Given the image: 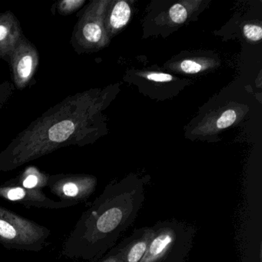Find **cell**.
Listing matches in <instances>:
<instances>
[{
  "mask_svg": "<svg viewBox=\"0 0 262 262\" xmlns=\"http://www.w3.org/2000/svg\"><path fill=\"white\" fill-rule=\"evenodd\" d=\"M143 183L136 178L112 182L85 210L64 242L69 258L95 262L116 246L136 221L144 202Z\"/></svg>",
  "mask_w": 262,
  "mask_h": 262,
  "instance_id": "obj_1",
  "label": "cell"
},
{
  "mask_svg": "<svg viewBox=\"0 0 262 262\" xmlns=\"http://www.w3.org/2000/svg\"><path fill=\"white\" fill-rule=\"evenodd\" d=\"M88 99L70 96L49 110L0 154V171L16 169L30 161L77 142L87 119Z\"/></svg>",
  "mask_w": 262,
  "mask_h": 262,
  "instance_id": "obj_2",
  "label": "cell"
},
{
  "mask_svg": "<svg viewBox=\"0 0 262 262\" xmlns=\"http://www.w3.org/2000/svg\"><path fill=\"white\" fill-rule=\"evenodd\" d=\"M148 249L140 262H186L194 245L196 229L180 221H161L153 225Z\"/></svg>",
  "mask_w": 262,
  "mask_h": 262,
  "instance_id": "obj_3",
  "label": "cell"
},
{
  "mask_svg": "<svg viewBox=\"0 0 262 262\" xmlns=\"http://www.w3.org/2000/svg\"><path fill=\"white\" fill-rule=\"evenodd\" d=\"M50 234L47 227L0 206V244L7 249L38 252Z\"/></svg>",
  "mask_w": 262,
  "mask_h": 262,
  "instance_id": "obj_4",
  "label": "cell"
},
{
  "mask_svg": "<svg viewBox=\"0 0 262 262\" xmlns=\"http://www.w3.org/2000/svg\"><path fill=\"white\" fill-rule=\"evenodd\" d=\"M108 1L93 2L80 18L76 33V42L86 50L100 49L108 40L105 27Z\"/></svg>",
  "mask_w": 262,
  "mask_h": 262,
  "instance_id": "obj_5",
  "label": "cell"
},
{
  "mask_svg": "<svg viewBox=\"0 0 262 262\" xmlns=\"http://www.w3.org/2000/svg\"><path fill=\"white\" fill-rule=\"evenodd\" d=\"M97 184L96 177L90 174H59L50 176L48 187L60 201L79 204L95 192Z\"/></svg>",
  "mask_w": 262,
  "mask_h": 262,
  "instance_id": "obj_6",
  "label": "cell"
},
{
  "mask_svg": "<svg viewBox=\"0 0 262 262\" xmlns=\"http://www.w3.org/2000/svg\"><path fill=\"white\" fill-rule=\"evenodd\" d=\"M0 198L9 202L21 204L27 208L59 209L77 205L76 202L54 201L46 195L42 190H30L6 182L0 185Z\"/></svg>",
  "mask_w": 262,
  "mask_h": 262,
  "instance_id": "obj_7",
  "label": "cell"
},
{
  "mask_svg": "<svg viewBox=\"0 0 262 262\" xmlns=\"http://www.w3.org/2000/svg\"><path fill=\"white\" fill-rule=\"evenodd\" d=\"M13 80L19 90L25 88L33 79L39 66V53L33 44L24 37L10 56Z\"/></svg>",
  "mask_w": 262,
  "mask_h": 262,
  "instance_id": "obj_8",
  "label": "cell"
},
{
  "mask_svg": "<svg viewBox=\"0 0 262 262\" xmlns=\"http://www.w3.org/2000/svg\"><path fill=\"white\" fill-rule=\"evenodd\" d=\"M152 227L136 229L131 235L116 245L123 262H140L152 237Z\"/></svg>",
  "mask_w": 262,
  "mask_h": 262,
  "instance_id": "obj_9",
  "label": "cell"
},
{
  "mask_svg": "<svg viewBox=\"0 0 262 262\" xmlns=\"http://www.w3.org/2000/svg\"><path fill=\"white\" fill-rule=\"evenodd\" d=\"M23 38L20 24L11 12L0 14V59L14 50Z\"/></svg>",
  "mask_w": 262,
  "mask_h": 262,
  "instance_id": "obj_10",
  "label": "cell"
},
{
  "mask_svg": "<svg viewBox=\"0 0 262 262\" xmlns=\"http://www.w3.org/2000/svg\"><path fill=\"white\" fill-rule=\"evenodd\" d=\"M132 11L128 3L125 1L116 2L110 10V13H105V27L107 34H115L127 25Z\"/></svg>",
  "mask_w": 262,
  "mask_h": 262,
  "instance_id": "obj_11",
  "label": "cell"
},
{
  "mask_svg": "<svg viewBox=\"0 0 262 262\" xmlns=\"http://www.w3.org/2000/svg\"><path fill=\"white\" fill-rule=\"evenodd\" d=\"M49 174L41 171L35 166H29L16 179L9 181L7 183L18 185L30 190H42L48 186Z\"/></svg>",
  "mask_w": 262,
  "mask_h": 262,
  "instance_id": "obj_12",
  "label": "cell"
},
{
  "mask_svg": "<svg viewBox=\"0 0 262 262\" xmlns=\"http://www.w3.org/2000/svg\"><path fill=\"white\" fill-rule=\"evenodd\" d=\"M84 4H85L84 0H62L59 3L58 11L59 14L67 16L74 13Z\"/></svg>",
  "mask_w": 262,
  "mask_h": 262,
  "instance_id": "obj_13",
  "label": "cell"
},
{
  "mask_svg": "<svg viewBox=\"0 0 262 262\" xmlns=\"http://www.w3.org/2000/svg\"><path fill=\"white\" fill-rule=\"evenodd\" d=\"M169 16L174 24H182L188 19V11L182 4H174L170 8Z\"/></svg>",
  "mask_w": 262,
  "mask_h": 262,
  "instance_id": "obj_14",
  "label": "cell"
},
{
  "mask_svg": "<svg viewBox=\"0 0 262 262\" xmlns=\"http://www.w3.org/2000/svg\"><path fill=\"white\" fill-rule=\"evenodd\" d=\"M237 119V114L233 110H228L222 113V116L217 119V128L219 129H223L232 125Z\"/></svg>",
  "mask_w": 262,
  "mask_h": 262,
  "instance_id": "obj_15",
  "label": "cell"
},
{
  "mask_svg": "<svg viewBox=\"0 0 262 262\" xmlns=\"http://www.w3.org/2000/svg\"><path fill=\"white\" fill-rule=\"evenodd\" d=\"M243 33L245 37L252 42L260 41L262 38V29L260 26L247 24L244 27Z\"/></svg>",
  "mask_w": 262,
  "mask_h": 262,
  "instance_id": "obj_16",
  "label": "cell"
},
{
  "mask_svg": "<svg viewBox=\"0 0 262 262\" xmlns=\"http://www.w3.org/2000/svg\"><path fill=\"white\" fill-rule=\"evenodd\" d=\"M204 66L193 59H185L180 64V69L183 73L187 74H196L203 70Z\"/></svg>",
  "mask_w": 262,
  "mask_h": 262,
  "instance_id": "obj_17",
  "label": "cell"
},
{
  "mask_svg": "<svg viewBox=\"0 0 262 262\" xmlns=\"http://www.w3.org/2000/svg\"><path fill=\"white\" fill-rule=\"evenodd\" d=\"M95 262H123L116 246L107 251L103 256Z\"/></svg>",
  "mask_w": 262,
  "mask_h": 262,
  "instance_id": "obj_18",
  "label": "cell"
},
{
  "mask_svg": "<svg viewBox=\"0 0 262 262\" xmlns=\"http://www.w3.org/2000/svg\"><path fill=\"white\" fill-rule=\"evenodd\" d=\"M146 78L148 80L156 82H168L173 79L172 76L166 73H151L146 75Z\"/></svg>",
  "mask_w": 262,
  "mask_h": 262,
  "instance_id": "obj_19",
  "label": "cell"
}]
</instances>
